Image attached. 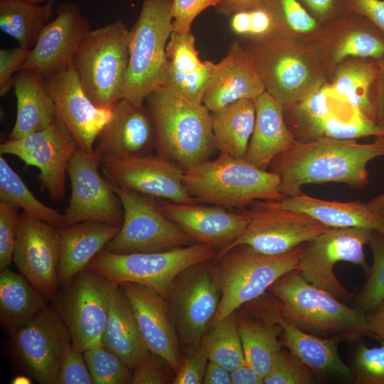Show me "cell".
Wrapping results in <instances>:
<instances>
[{"label":"cell","instance_id":"ee69618b","mask_svg":"<svg viewBox=\"0 0 384 384\" xmlns=\"http://www.w3.org/2000/svg\"><path fill=\"white\" fill-rule=\"evenodd\" d=\"M213 65V63L206 60L198 70L185 74L176 71L166 63L161 86L173 90L193 103L201 105Z\"/></svg>","mask_w":384,"mask_h":384},{"label":"cell","instance_id":"11a10c76","mask_svg":"<svg viewBox=\"0 0 384 384\" xmlns=\"http://www.w3.org/2000/svg\"><path fill=\"white\" fill-rule=\"evenodd\" d=\"M31 49L21 46L0 50V95H6L13 87L14 73L21 70Z\"/></svg>","mask_w":384,"mask_h":384},{"label":"cell","instance_id":"8d00e7d4","mask_svg":"<svg viewBox=\"0 0 384 384\" xmlns=\"http://www.w3.org/2000/svg\"><path fill=\"white\" fill-rule=\"evenodd\" d=\"M255 100L244 99L211 112L215 148L236 158H245L255 123Z\"/></svg>","mask_w":384,"mask_h":384},{"label":"cell","instance_id":"d4e9b609","mask_svg":"<svg viewBox=\"0 0 384 384\" xmlns=\"http://www.w3.org/2000/svg\"><path fill=\"white\" fill-rule=\"evenodd\" d=\"M158 209L177 224L196 242L220 250L238 238L245 230L250 216L247 210L230 213L225 208L161 202Z\"/></svg>","mask_w":384,"mask_h":384},{"label":"cell","instance_id":"f6af8a7d","mask_svg":"<svg viewBox=\"0 0 384 384\" xmlns=\"http://www.w3.org/2000/svg\"><path fill=\"white\" fill-rule=\"evenodd\" d=\"M316 375L290 351L282 349L264 377V384H312Z\"/></svg>","mask_w":384,"mask_h":384},{"label":"cell","instance_id":"44dd1931","mask_svg":"<svg viewBox=\"0 0 384 384\" xmlns=\"http://www.w3.org/2000/svg\"><path fill=\"white\" fill-rule=\"evenodd\" d=\"M53 99L56 117L69 130L79 147L93 153L96 139L112 115V109L97 106L89 98L73 64L43 80Z\"/></svg>","mask_w":384,"mask_h":384},{"label":"cell","instance_id":"d6a6232c","mask_svg":"<svg viewBox=\"0 0 384 384\" xmlns=\"http://www.w3.org/2000/svg\"><path fill=\"white\" fill-rule=\"evenodd\" d=\"M103 346L120 357L133 370L149 354L137 321L124 292L115 285L102 335Z\"/></svg>","mask_w":384,"mask_h":384},{"label":"cell","instance_id":"603a6c76","mask_svg":"<svg viewBox=\"0 0 384 384\" xmlns=\"http://www.w3.org/2000/svg\"><path fill=\"white\" fill-rule=\"evenodd\" d=\"M90 31L88 20L76 4H63L54 20L43 28L22 69L45 80L73 63L82 41Z\"/></svg>","mask_w":384,"mask_h":384},{"label":"cell","instance_id":"6f0895ef","mask_svg":"<svg viewBox=\"0 0 384 384\" xmlns=\"http://www.w3.org/2000/svg\"><path fill=\"white\" fill-rule=\"evenodd\" d=\"M299 1L321 25L346 11L345 0Z\"/></svg>","mask_w":384,"mask_h":384},{"label":"cell","instance_id":"7402d4cb","mask_svg":"<svg viewBox=\"0 0 384 384\" xmlns=\"http://www.w3.org/2000/svg\"><path fill=\"white\" fill-rule=\"evenodd\" d=\"M314 45L328 80L349 57L384 58V33L361 14L346 10L321 25Z\"/></svg>","mask_w":384,"mask_h":384},{"label":"cell","instance_id":"6da1fadb","mask_svg":"<svg viewBox=\"0 0 384 384\" xmlns=\"http://www.w3.org/2000/svg\"><path fill=\"white\" fill-rule=\"evenodd\" d=\"M384 156V137L371 143L356 139L320 138L296 144L277 156L270 171L279 178V190L285 197L302 193L306 184L341 183L363 188L369 182L367 164Z\"/></svg>","mask_w":384,"mask_h":384},{"label":"cell","instance_id":"5bb4252c","mask_svg":"<svg viewBox=\"0 0 384 384\" xmlns=\"http://www.w3.org/2000/svg\"><path fill=\"white\" fill-rule=\"evenodd\" d=\"M373 230L362 228H331L302 245L297 270L310 283L328 292L342 302L354 298L335 275L339 262L360 266L367 275L364 247Z\"/></svg>","mask_w":384,"mask_h":384},{"label":"cell","instance_id":"7dc6e473","mask_svg":"<svg viewBox=\"0 0 384 384\" xmlns=\"http://www.w3.org/2000/svg\"><path fill=\"white\" fill-rule=\"evenodd\" d=\"M166 63L181 73H191L201 69L205 61L201 60L191 31L172 32L166 48Z\"/></svg>","mask_w":384,"mask_h":384},{"label":"cell","instance_id":"74e56055","mask_svg":"<svg viewBox=\"0 0 384 384\" xmlns=\"http://www.w3.org/2000/svg\"><path fill=\"white\" fill-rule=\"evenodd\" d=\"M52 14L45 4L23 1H0V28L19 46L31 49Z\"/></svg>","mask_w":384,"mask_h":384},{"label":"cell","instance_id":"484cf974","mask_svg":"<svg viewBox=\"0 0 384 384\" xmlns=\"http://www.w3.org/2000/svg\"><path fill=\"white\" fill-rule=\"evenodd\" d=\"M245 304L248 306L246 310L237 314L245 358L246 363L264 379L283 347L281 327L276 319L280 304L274 295H262Z\"/></svg>","mask_w":384,"mask_h":384},{"label":"cell","instance_id":"e0dca14e","mask_svg":"<svg viewBox=\"0 0 384 384\" xmlns=\"http://www.w3.org/2000/svg\"><path fill=\"white\" fill-rule=\"evenodd\" d=\"M101 160L78 148L69 161L67 174L71 196L63 213V227L97 221L121 227L124 211L111 183L100 174Z\"/></svg>","mask_w":384,"mask_h":384},{"label":"cell","instance_id":"2e32d148","mask_svg":"<svg viewBox=\"0 0 384 384\" xmlns=\"http://www.w3.org/2000/svg\"><path fill=\"white\" fill-rule=\"evenodd\" d=\"M69 331L55 308L45 306L11 336L15 361L40 384H55L71 346Z\"/></svg>","mask_w":384,"mask_h":384},{"label":"cell","instance_id":"60d3db41","mask_svg":"<svg viewBox=\"0 0 384 384\" xmlns=\"http://www.w3.org/2000/svg\"><path fill=\"white\" fill-rule=\"evenodd\" d=\"M368 245L372 251L373 263L366 275L365 284L354 296L353 305L366 314L384 300V235L373 231Z\"/></svg>","mask_w":384,"mask_h":384},{"label":"cell","instance_id":"bcb514c9","mask_svg":"<svg viewBox=\"0 0 384 384\" xmlns=\"http://www.w3.org/2000/svg\"><path fill=\"white\" fill-rule=\"evenodd\" d=\"M378 346L360 343L355 349L352 378L357 384H384V340Z\"/></svg>","mask_w":384,"mask_h":384},{"label":"cell","instance_id":"ac0fdd59","mask_svg":"<svg viewBox=\"0 0 384 384\" xmlns=\"http://www.w3.org/2000/svg\"><path fill=\"white\" fill-rule=\"evenodd\" d=\"M80 148L64 124L56 119L46 129L0 144V154L17 156L40 170L38 181L54 201L63 198L71 158Z\"/></svg>","mask_w":384,"mask_h":384},{"label":"cell","instance_id":"30bf717a","mask_svg":"<svg viewBox=\"0 0 384 384\" xmlns=\"http://www.w3.org/2000/svg\"><path fill=\"white\" fill-rule=\"evenodd\" d=\"M284 116L297 142L384 137V128L338 95L329 82L300 102L284 108Z\"/></svg>","mask_w":384,"mask_h":384},{"label":"cell","instance_id":"1f68e13d","mask_svg":"<svg viewBox=\"0 0 384 384\" xmlns=\"http://www.w3.org/2000/svg\"><path fill=\"white\" fill-rule=\"evenodd\" d=\"M277 321L281 327L280 338L283 346L299 358L316 375L334 374L351 379L352 371L341 358L338 345L341 340L337 336L321 337L304 331L277 314Z\"/></svg>","mask_w":384,"mask_h":384},{"label":"cell","instance_id":"f907efd6","mask_svg":"<svg viewBox=\"0 0 384 384\" xmlns=\"http://www.w3.org/2000/svg\"><path fill=\"white\" fill-rule=\"evenodd\" d=\"M132 373L133 384H172L176 374L165 359L151 351Z\"/></svg>","mask_w":384,"mask_h":384},{"label":"cell","instance_id":"5b68a950","mask_svg":"<svg viewBox=\"0 0 384 384\" xmlns=\"http://www.w3.org/2000/svg\"><path fill=\"white\" fill-rule=\"evenodd\" d=\"M183 183L198 202L223 208L241 207L257 200L279 201V178L261 169L245 158L220 152L214 160H206L183 172Z\"/></svg>","mask_w":384,"mask_h":384},{"label":"cell","instance_id":"52a82bcc","mask_svg":"<svg viewBox=\"0 0 384 384\" xmlns=\"http://www.w3.org/2000/svg\"><path fill=\"white\" fill-rule=\"evenodd\" d=\"M302 245L274 255L238 245L218 257L215 272L221 299L211 324L263 295L278 279L297 270Z\"/></svg>","mask_w":384,"mask_h":384},{"label":"cell","instance_id":"4dcf8cb0","mask_svg":"<svg viewBox=\"0 0 384 384\" xmlns=\"http://www.w3.org/2000/svg\"><path fill=\"white\" fill-rule=\"evenodd\" d=\"M60 285L87 268L90 261L112 240L119 226L97 221H85L58 228Z\"/></svg>","mask_w":384,"mask_h":384},{"label":"cell","instance_id":"7c38bea8","mask_svg":"<svg viewBox=\"0 0 384 384\" xmlns=\"http://www.w3.org/2000/svg\"><path fill=\"white\" fill-rule=\"evenodd\" d=\"M209 262L193 265L180 273L166 298L180 344L188 351L201 343L221 299L215 264Z\"/></svg>","mask_w":384,"mask_h":384},{"label":"cell","instance_id":"4fadbf2b","mask_svg":"<svg viewBox=\"0 0 384 384\" xmlns=\"http://www.w3.org/2000/svg\"><path fill=\"white\" fill-rule=\"evenodd\" d=\"M124 211L120 230L105 249L118 254L157 252L196 243L154 203L110 181Z\"/></svg>","mask_w":384,"mask_h":384},{"label":"cell","instance_id":"ba28073f","mask_svg":"<svg viewBox=\"0 0 384 384\" xmlns=\"http://www.w3.org/2000/svg\"><path fill=\"white\" fill-rule=\"evenodd\" d=\"M171 4L172 0H143L129 31V65L122 98L139 106L161 85L166 48L172 33Z\"/></svg>","mask_w":384,"mask_h":384},{"label":"cell","instance_id":"9f6ffc18","mask_svg":"<svg viewBox=\"0 0 384 384\" xmlns=\"http://www.w3.org/2000/svg\"><path fill=\"white\" fill-rule=\"evenodd\" d=\"M345 9L361 14L384 33V0H345Z\"/></svg>","mask_w":384,"mask_h":384},{"label":"cell","instance_id":"db71d44e","mask_svg":"<svg viewBox=\"0 0 384 384\" xmlns=\"http://www.w3.org/2000/svg\"><path fill=\"white\" fill-rule=\"evenodd\" d=\"M91 383L92 380L83 352L71 345L63 356L55 384Z\"/></svg>","mask_w":384,"mask_h":384},{"label":"cell","instance_id":"ab89813d","mask_svg":"<svg viewBox=\"0 0 384 384\" xmlns=\"http://www.w3.org/2000/svg\"><path fill=\"white\" fill-rule=\"evenodd\" d=\"M210 326L201 341L208 351L209 361L230 371L245 363L236 311Z\"/></svg>","mask_w":384,"mask_h":384},{"label":"cell","instance_id":"816d5d0a","mask_svg":"<svg viewBox=\"0 0 384 384\" xmlns=\"http://www.w3.org/2000/svg\"><path fill=\"white\" fill-rule=\"evenodd\" d=\"M176 371L172 384H201L209 361L208 351L203 343L188 350Z\"/></svg>","mask_w":384,"mask_h":384},{"label":"cell","instance_id":"9a60e30c","mask_svg":"<svg viewBox=\"0 0 384 384\" xmlns=\"http://www.w3.org/2000/svg\"><path fill=\"white\" fill-rule=\"evenodd\" d=\"M247 211L250 221L245 230L218 252L216 258L238 245L265 255L284 254L331 228L307 214L281 208L273 201L257 203Z\"/></svg>","mask_w":384,"mask_h":384},{"label":"cell","instance_id":"7bdbcfd3","mask_svg":"<svg viewBox=\"0 0 384 384\" xmlns=\"http://www.w3.org/2000/svg\"><path fill=\"white\" fill-rule=\"evenodd\" d=\"M94 384H130L132 370L102 343L83 351Z\"/></svg>","mask_w":384,"mask_h":384},{"label":"cell","instance_id":"9c48e42d","mask_svg":"<svg viewBox=\"0 0 384 384\" xmlns=\"http://www.w3.org/2000/svg\"><path fill=\"white\" fill-rule=\"evenodd\" d=\"M217 253L213 247L200 242L147 253L118 254L104 249L87 267L117 285L139 284L166 299L180 273L193 265L216 257Z\"/></svg>","mask_w":384,"mask_h":384},{"label":"cell","instance_id":"d6986e66","mask_svg":"<svg viewBox=\"0 0 384 384\" xmlns=\"http://www.w3.org/2000/svg\"><path fill=\"white\" fill-rule=\"evenodd\" d=\"M58 228L23 211L16 229L13 262L20 273L53 301L60 287Z\"/></svg>","mask_w":384,"mask_h":384},{"label":"cell","instance_id":"91938a15","mask_svg":"<svg viewBox=\"0 0 384 384\" xmlns=\"http://www.w3.org/2000/svg\"><path fill=\"white\" fill-rule=\"evenodd\" d=\"M203 384H232L231 371L220 364L209 361L206 366Z\"/></svg>","mask_w":384,"mask_h":384},{"label":"cell","instance_id":"003e7915","mask_svg":"<svg viewBox=\"0 0 384 384\" xmlns=\"http://www.w3.org/2000/svg\"><path fill=\"white\" fill-rule=\"evenodd\" d=\"M54 1L55 0H49L46 4H45L46 8L50 12H52L53 5Z\"/></svg>","mask_w":384,"mask_h":384},{"label":"cell","instance_id":"3957f363","mask_svg":"<svg viewBox=\"0 0 384 384\" xmlns=\"http://www.w3.org/2000/svg\"><path fill=\"white\" fill-rule=\"evenodd\" d=\"M269 290L279 300L282 316L304 331L345 341L370 336L366 314L310 283L297 270L281 277Z\"/></svg>","mask_w":384,"mask_h":384},{"label":"cell","instance_id":"be15d7a7","mask_svg":"<svg viewBox=\"0 0 384 384\" xmlns=\"http://www.w3.org/2000/svg\"><path fill=\"white\" fill-rule=\"evenodd\" d=\"M379 74L376 86L375 122L384 128V58L378 60Z\"/></svg>","mask_w":384,"mask_h":384},{"label":"cell","instance_id":"8992f818","mask_svg":"<svg viewBox=\"0 0 384 384\" xmlns=\"http://www.w3.org/2000/svg\"><path fill=\"white\" fill-rule=\"evenodd\" d=\"M129 44V31L119 19L90 30L75 54L72 64L82 88L100 107L112 109L122 99Z\"/></svg>","mask_w":384,"mask_h":384},{"label":"cell","instance_id":"cb8c5ba5","mask_svg":"<svg viewBox=\"0 0 384 384\" xmlns=\"http://www.w3.org/2000/svg\"><path fill=\"white\" fill-rule=\"evenodd\" d=\"M154 148L156 133L149 111L122 98L99 133L93 151L102 161L146 155Z\"/></svg>","mask_w":384,"mask_h":384},{"label":"cell","instance_id":"f5cc1de1","mask_svg":"<svg viewBox=\"0 0 384 384\" xmlns=\"http://www.w3.org/2000/svg\"><path fill=\"white\" fill-rule=\"evenodd\" d=\"M222 0H172L171 13L172 32L191 31L195 18L210 6H217Z\"/></svg>","mask_w":384,"mask_h":384},{"label":"cell","instance_id":"e7e4bbea","mask_svg":"<svg viewBox=\"0 0 384 384\" xmlns=\"http://www.w3.org/2000/svg\"><path fill=\"white\" fill-rule=\"evenodd\" d=\"M11 383H14V384L31 383V380L28 378V377L21 375L16 376L13 379Z\"/></svg>","mask_w":384,"mask_h":384},{"label":"cell","instance_id":"277c9868","mask_svg":"<svg viewBox=\"0 0 384 384\" xmlns=\"http://www.w3.org/2000/svg\"><path fill=\"white\" fill-rule=\"evenodd\" d=\"M157 154L184 171L209 159L215 149L210 111L160 86L146 97Z\"/></svg>","mask_w":384,"mask_h":384},{"label":"cell","instance_id":"836d02e7","mask_svg":"<svg viewBox=\"0 0 384 384\" xmlns=\"http://www.w3.org/2000/svg\"><path fill=\"white\" fill-rule=\"evenodd\" d=\"M17 114L9 139H18L43 130L56 119V111L43 80L36 73L20 70L14 77Z\"/></svg>","mask_w":384,"mask_h":384},{"label":"cell","instance_id":"8fae6325","mask_svg":"<svg viewBox=\"0 0 384 384\" xmlns=\"http://www.w3.org/2000/svg\"><path fill=\"white\" fill-rule=\"evenodd\" d=\"M115 285L87 267L60 285L53 306L65 324L75 349L83 352L102 343Z\"/></svg>","mask_w":384,"mask_h":384},{"label":"cell","instance_id":"680465c9","mask_svg":"<svg viewBox=\"0 0 384 384\" xmlns=\"http://www.w3.org/2000/svg\"><path fill=\"white\" fill-rule=\"evenodd\" d=\"M267 0H222L217 6L218 14L231 16L235 12L256 8Z\"/></svg>","mask_w":384,"mask_h":384},{"label":"cell","instance_id":"ffe728a7","mask_svg":"<svg viewBox=\"0 0 384 384\" xmlns=\"http://www.w3.org/2000/svg\"><path fill=\"white\" fill-rule=\"evenodd\" d=\"M105 176L124 189L177 203L195 204L183 183L184 170L160 155L149 154L101 161Z\"/></svg>","mask_w":384,"mask_h":384},{"label":"cell","instance_id":"4316f807","mask_svg":"<svg viewBox=\"0 0 384 384\" xmlns=\"http://www.w3.org/2000/svg\"><path fill=\"white\" fill-rule=\"evenodd\" d=\"M265 91L251 55L234 41L226 56L213 65L203 105L214 112L240 100H255Z\"/></svg>","mask_w":384,"mask_h":384},{"label":"cell","instance_id":"03108f58","mask_svg":"<svg viewBox=\"0 0 384 384\" xmlns=\"http://www.w3.org/2000/svg\"><path fill=\"white\" fill-rule=\"evenodd\" d=\"M0 1H6V0H0ZM16 1H23L30 3H34L37 4H42L43 3L46 4L49 0H16Z\"/></svg>","mask_w":384,"mask_h":384},{"label":"cell","instance_id":"f1b7e54d","mask_svg":"<svg viewBox=\"0 0 384 384\" xmlns=\"http://www.w3.org/2000/svg\"><path fill=\"white\" fill-rule=\"evenodd\" d=\"M273 201L281 208L304 213L331 228H362L384 235V192L366 203L327 201L303 192Z\"/></svg>","mask_w":384,"mask_h":384},{"label":"cell","instance_id":"e575fe53","mask_svg":"<svg viewBox=\"0 0 384 384\" xmlns=\"http://www.w3.org/2000/svg\"><path fill=\"white\" fill-rule=\"evenodd\" d=\"M378 74V60L349 57L336 65L329 82L338 95L375 122Z\"/></svg>","mask_w":384,"mask_h":384},{"label":"cell","instance_id":"c3c4849f","mask_svg":"<svg viewBox=\"0 0 384 384\" xmlns=\"http://www.w3.org/2000/svg\"><path fill=\"white\" fill-rule=\"evenodd\" d=\"M284 26L293 33L314 41L321 24L299 0H275Z\"/></svg>","mask_w":384,"mask_h":384},{"label":"cell","instance_id":"6125c7cd","mask_svg":"<svg viewBox=\"0 0 384 384\" xmlns=\"http://www.w3.org/2000/svg\"><path fill=\"white\" fill-rule=\"evenodd\" d=\"M367 316L370 336L384 340V300Z\"/></svg>","mask_w":384,"mask_h":384},{"label":"cell","instance_id":"681fc988","mask_svg":"<svg viewBox=\"0 0 384 384\" xmlns=\"http://www.w3.org/2000/svg\"><path fill=\"white\" fill-rule=\"evenodd\" d=\"M18 209L11 203L0 202V270L9 267L13 262Z\"/></svg>","mask_w":384,"mask_h":384},{"label":"cell","instance_id":"7a4b0ae2","mask_svg":"<svg viewBox=\"0 0 384 384\" xmlns=\"http://www.w3.org/2000/svg\"><path fill=\"white\" fill-rule=\"evenodd\" d=\"M265 90L282 107L304 100L329 82L314 41L282 28L272 34L245 37Z\"/></svg>","mask_w":384,"mask_h":384},{"label":"cell","instance_id":"94428289","mask_svg":"<svg viewBox=\"0 0 384 384\" xmlns=\"http://www.w3.org/2000/svg\"><path fill=\"white\" fill-rule=\"evenodd\" d=\"M232 384H264L263 378L246 363L231 371Z\"/></svg>","mask_w":384,"mask_h":384},{"label":"cell","instance_id":"b9f144b4","mask_svg":"<svg viewBox=\"0 0 384 384\" xmlns=\"http://www.w3.org/2000/svg\"><path fill=\"white\" fill-rule=\"evenodd\" d=\"M230 25L235 33L245 38L262 37L286 28L275 0H267L256 8L235 12L231 16Z\"/></svg>","mask_w":384,"mask_h":384},{"label":"cell","instance_id":"83f0119b","mask_svg":"<svg viewBox=\"0 0 384 384\" xmlns=\"http://www.w3.org/2000/svg\"><path fill=\"white\" fill-rule=\"evenodd\" d=\"M119 286L131 304L149 350L165 359L176 371L182 357L181 344L166 299L139 284L124 282Z\"/></svg>","mask_w":384,"mask_h":384},{"label":"cell","instance_id":"d590c367","mask_svg":"<svg viewBox=\"0 0 384 384\" xmlns=\"http://www.w3.org/2000/svg\"><path fill=\"white\" fill-rule=\"evenodd\" d=\"M46 299L21 274L0 270V323L9 336L46 306Z\"/></svg>","mask_w":384,"mask_h":384},{"label":"cell","instance_id":"f35d334b","mask_svg":"<svg viewBox=\"0 0 384 384\" xmlns=\"http://www.w3.org/2000/svg\"><path fill=\"white\" fill-rule=\"evenodd\" d=\"M0 200L56 228L63 227V214L40 201L2 155L0 156Z\"/></svg>","mask_w":384,"mask_h":384},{"label":"cell","instance_id":"f546056e","mask_svg":"<svg viewBox=\"0 0 384 384\" xmlns=\"http://www.w3.org/2000/svg\"><path fill=\"white\" fill-rule=\"evenodd\" d=\"M255 123L245 159L267 170L271 162L297 142L284 116V108L269 93L255 100Z\"/></svg>","mask_w":384,"mask_h":384}]
</instances>
